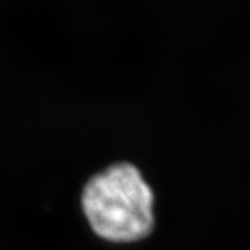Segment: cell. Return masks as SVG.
Wrapping results in <instances>:
<instances>
[{
  "label": "cell",
  "instance_id": "cell-1",
  "mask_svg": "<svg viewBox=\"0 0 250 250\" xmlns=\"http://www.w3.org/2000/svg\"><path fill=\"white\" fill-rule=\"evenodd\" d=\"M155 197L134 165L119 162L93 175L82 193V208L97 236L111 243H134L155 227Z\"/></svg>",
  "mask_w": 250,
  "mask_h": 250
}]
</instances>
